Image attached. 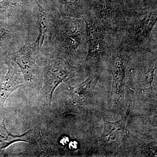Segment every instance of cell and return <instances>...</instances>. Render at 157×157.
<instances>
[{"instance_id": "6da1fadb", "label": "cell", "mask_w": 157, "mask_h": 157, "mask_svg": "<svg viewBox=\"0 0 157 157\" xmlns=\"http://www.w3.org/2000/svg\"><path fill=\"white\" fill-rule=\"evenodd\" d=\"M86 32V24L82 19L61 15L54 32L49 56H76L81 51Z\"/></svg>"}, {"instance_id": "7a4b0ae2", "label": "cell", "mask_w": 157, "mask_h": 157, "mask_svg": "<svg viewBox=\"0 0 157 157\" xmlns=\"http://www.w3.org/2000/svg\"><path fill=\"white\" fill-rule=\"evenodd\" d=\"M36 25L39 30L36 39L32 46L36 53L37 58L50 55L54 32L57 22L60 17L56 8L48 2L37 1Z\"/></svg>"}, {"instance_id": "3957f363", "label": "cell", "mask_w": 157, "mask_h": 157, "mask_svg": "<svg viewBox=\"0 0 157 157\" xmlns=\"http://www.w3.org/2000/svg\"><path fill=\"white\" fill-rule=\"evenodd\" d=\"M45 62L41 70L43 92L46 100L51 104L52 96L56 87L63 82L76 76L78 70L61 57H44Z\"/></svg>"}, {"instance_id": "277c9868", "label": "cell", "mask_w": 157, "mask_h": 157, "mask_svg": "<svg viewBox=\"0 0 157 157\" xmlns=\"http://www.w3.org/2000/svg\"><path fill=\"white\" fill-rule=\"evenodd\" d=\"M32 37L30 34L22 47L9 57L18 65L25 83L29 86L35 85L43 79L41 68L36 63V53L32 46Z\"/></svg>"}, {"instance_id": "5b68a950", "label": "cell", "mask_w": 157, "mask_h": 157, "mask_svg": "<svg viewBox=\"0 0 157 157\" xmlns=\"http://www.w3.org/2000/svg\"><path fill=\"white\" fill-rule=\"evenodd\" d=\"M5 63L8 66V70L0 82V109H2L6 99L11 93L25 85L22 73L17 67L12 66L9 57L5 59Z\"/></svg>"}, {"instance_id": "8992f818", "label": "cell", "mask_w": 157, "mask_h": 157, "mask_svg": "<svg viewBox=\"0 0 157 157\" xmlns=\"http://www.w3.org/2000/svg\"><path fill=\"white\" fill-rule=\"evenodd\" d=\"M113 76L112 96L119 99L123 95L125 68L123 60L120 56L113 59L110 67Z\"/></svg>"}, {"instance_id": "52a82bcc", "label": "cell", "mask_w": 157, "mask_h": 157, "mask_svg": "<svg viewBox=\"0 0 157 157\" xmlns=\"http://www.w3.org/2000/svg\"><path fill=\"white\" fill-rule=\"evenodd\" d=\"M127 116L116 122L108 121L104 118V129L102 138L104 142L109 145L119 143L123 137Z\"/></svg>"}, {"instance_id": "ba28073f", "label": "cell", "mask_w": 157, "mask_h": 157, "mask_svg": "<svg viewBox=\"0 0 157 157\" xmlns=\"http://www.w3.org/2000/svg\"><path fill=\"white\" fill-rule=\"evenodd\" d=\"M32 132L33 130L28 131L21 135H14L6 129L4 121L0 122V155L13 143L20 141L30 142Z\"/></svg>"}, {"instance_id": "9c48e42d", "label": "cell", "mask_w": 157, "mask_h": 157, "mask_svg": "<svg viewBox=\"0 0 157 157\" xmlns=\"http://www.w3.org/2000/svg\"><path fill=\"white\" fill-rule=\"evenodd\" d=\"M86 40L88 44V56H93L100 52V34L95 27L86 24Z\"/></svg>"}, {"instance_id": "30bf717a", "label": "cell", "mask_w": 157, "mask_h": 157, "mask_svg": "<svg viewBox=\"0 0 157 157\" xmlns=\"http://www.w3.org/2000/svg\"><path fill=\"white\" fill-rule=\"evenodd\" d=\"M157 21V14L155 13H149L142 16L136 24V30L138 34L141 36L148 34Z\"/></svg>"}, {"instance_id": "8fae6325", "label": "cell", "mask_w": 157, "mask_h": 157, "mask_svg": "<svg viewBox=\"0 0 157 157\" xmlns=\"http://www.w3.org/2000/svg\"><path fill=\"white\" fill-rule=\"evenodd\" d=\"M92 81L93 77L89 76L85 81L75 88L74 92L79 98H86L90 91Z\"/></svg>"}, {"instance_id": "7c38bea8", "label": "cell", "mask_w": 157, "mask_h": 157, "mask_svg": "<svg viewBox=\"0 0 157 157\" xmlns=\"http://www.w3.org/2000/svg\"><path fill=\"white\" fill-rule=\"evenodd\" d=\"M39 1H48V0H39Z\"/></svg>"}]
</instances>
